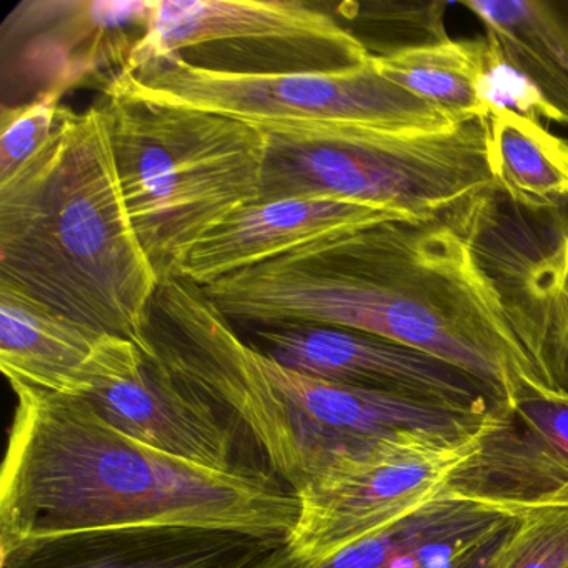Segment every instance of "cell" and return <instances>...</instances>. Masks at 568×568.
I'll list each match as a JSON object with an SVG mask.
<instances>
[{"instance_id":"1","label":"cell","mask_w":568,"mask_h":568,"mask_svg":"<svg viewBox=\"0 0 568 568\" xmlns=\"http://www.w3.org/2000/svg\"><path fill=\"white\" fill-rule=\"evenodd\" d=\"M204 288L232 324L377 335L468 372L497 400L530 384L497 288L448 221L394 219L332 235Z\"/></svg>"},{"instance_id":"2","label":"cell","mask_w":568,"mask_h":568,"mask_svg":"<svg viewBox=\"0 0 568 568\" xmlns=\"http://www.w3.org/2000/svg\"><path fill=\"white\" fill-rule=\"evenodd\" d=\"M0 548L95 528L172 525L285 541L297 494L265 468L202 467L122 434L84 398L9 382Z\"/></svg>"},{"instance_id":"3","label":"cell","mask_w":568,"mask_h":568,"mask_svg":"<svg viewBox=\"0 0 568 568\" xmlns=\"http://www.w3.org/2000/svg\"><path fill=\"white\" fill-rule=\"evenodd\" d=\"M0 282L154 354L158 275L132 227L101 105L59 108L54 134L0 182Z\"/></svg>"},{"instance_id":"4","label":"cell","mask_w":568,"mask_h":568,"mask_svg":"<svg viewBox=\"0 0 568 568\" xmlns=\"http://www.w3.org/2000/svg\"><path fill=\"white\" fill-rule=\"evenodd\" d=\"M155 357L192 394L227 415L297 494L338 454L397 432L468 435L484 415L311 377L244 341L204 287L162 284L148 321Z\"/></svg>"},{"instance_id":"5","label":"cell","mask_w":568,"mask_h":568,"mask_svg":"<svg viewBox=\"0 0 568 568\" xmlns=\"http://www.w3.org/2000/svg\"><path fill=\"white\" fill-rule=\"evenodd\" d=\"M102 111L125 207L159 285L212 229L257 202L267 135L247 122L135 94L112 79Z\"/></svg>"},{"instance_id":"6","label":"cell","mask_w":568,"mask_h":568,"mask_svg":"<svg viewBox=\"0 0 568 568\" xmlns=\"http://www.w3.org/2000/svg\"><path fill=\"white\" fill-rule=\"evenodd\" d=\"M258 201L335 197L408 221H448L495 189L488 121L428 132L261 129Z\"/></svg>"},{"instance_id":"7","label":"cell","mask_w":568,"mask_h":568,"mask_svg":"<svg viewBox=\"0 0 568 568\" xmlns=\"http://www.w3.org/2000/svg\"><path fill=\"white\" fill-rule=\"evenodd\" d=\"M122 88L258 129L361 128L428 132L457 122L381 74L374 64L338 74L241 75L162 59L121 72Z\"/></svg>"},{"instance_id":"8","label":"cell","mask_w":568,"mask_h":568,"mask_svg":"<svg viewBox=\"0 0 568 568\" xmlns=\"http://www.w3.org/2000/svg\"><path fill=\"white\" fill-rule=\"evenodd\" d=\"M172 58L241 75L338 74L372 59L337 18L298 0H149L124 72Z\"/></svg>"},{"instance_id":"9","label":"cell","mask_w":568,"mask_h":568,"mask_svg":"<svg viewBox=\"0 0 568 568\" xmlns=\"http://www.w3.org/2000/svg\"><path fill=\"white\" fill-rule=\"evenodd\" d=\"M477 430L397 432L342 452L297 491L301 510L285 547L328 557L414 514L450 487L474 455Z\"/></svg>"},{"instance_id":"10","label":"cell","mask_w":568,"mask_h":568,"mask_svg":"<svg viewBox=\"0 0 568 568\" xmlns=\"http://www.w3.org/2000/svg\"><path fill=\"white\" fill-rule=\"evenodd\" d=\"M521 227L497 192L471 202L455 227L497 288L524 352L530 387L568 395V207Z\"/></svg>"},{"instance_id":"11","label":"cell","mask_w":568,"mask_h":568,"mask_svg":"<svg viewBox=\"0 0 568 568\" xmlns=\"http://www.w3.org/2000/svg\"><path fill=\"white\" fill-rule=\"evenodd\" d=\"M149 29V0H24L2 24V108L125 71Z\"/></svg>"},{"instance_id":"12","label":"cell","mask_w":568,"mask_h":568,"mask_svg":"<svg viewBox=\"0 0 568 568\" xmlns=\"http://www.w3.org/2000/svg\"><path fill=\"white\" fill-rule=\"evenodd\" d=\"M75 397L122 434L165 454L215 470L244 464L235 458L237 435L227 415L128 338H99L79 372Z\"/></svg>"},{"instance_id":"13","label":"cell","mask_w":568,"mask_h":568,"mask_svg":"<svg viewBox=\"0 0 568 568\" xmlns=\"http://www.w3.org/2000/svg\"><path fill=\"white\" fill-rule=\"evenodd\" d=\"M450 487L520 517L568 510V395L511 387L485 412Z\"/></svg>"},{"instance_id":"14","label":"cell","mask_w":568,"mask_h":568,"mask_svg":"<svg viewBox=\"0 0 568 568\" xmlns=\"http://www.w3.org/2000/svg\"><path fill=\"white\" fill-rule=\"evenodd\" d=\"M255 347L311 377L368 390L390 392L484 415L497 402L474 375L407 345L322 325L252 327Z\"/></svg>"},{"instance_id":"15","label":"cell","mask_w":568,"mask_h":568,"mask_svg":"<svg viewBox=\"0 0 568 568\" xmlns=\"http://www.w3.org/2000/svg\"><path fill=\"white\" fill-rule=\"evenodd\" d=\"M520 515L445 488L414 514L328 557H301L285 544L248 568H468Z\"/></svg>"},{"instance_id":"16","label":"cell","mask_w":568,"mask_h":568,"mask_svg":"<svg viewBox=\"0 0 568 568\" xmlns=\"http://www.w3.org/2000/svg\"><path fill=\"white\" fill-rule=\"evenodd\" d=\"M282 544L217 528H95L0 548V568H248Z\"/></svg>"},{"instance_id":"17","label":"cell","mask_w":568,"mask_h":568,"mask_svg":"<svg viewBox=\"0 0 568 568\" xmlns=\"http://www.w3.org/2000/svg\"><path fill=\"white\" fill-rule=\"evenodd\" d=\"M394 219L404 217L335 197L252 202L201 239L185 261L182 277L207 287L302 245Z\"/></svg>"},{"instance_id":"18","label":"cell","mask_w":568,"mask_h":568,"mask_svg":"<svg viewBox=\"0 0 568 568\" xmlns=\"http://www.w3.org/2000/svg\"><path fill=\"white\" fill-rule=\"evenodd\" d=\"M102 335L0 282V367L8 382L75 395Z\"/></svg>"},{"instance_id":"19","label":"cell","mask_w":568,"mask_h":568,"mask_svg":"<svg viewBox=\"0 0 568 568\" xmlns=\"http://www.w3.org/2000/svg\"><path fill=\"white\" fill-rule=\"evenodd\" d=\"M568 128V0H462Z\"/></svg>"},{"instance_id":"20","label":"cell","mask_w":568,"mask_h":568,"mask_svg":"<svg viewBox=\"0 0 568 568\" xmlns=\"http://www.w3.org/2000/svg\"><path fill=\"white\" fill-rule=\"evenodd\" d=\"M495 191L524 211L568 207V141L511 112L488 119Z\"/></svg>"},{"instance_id":"21","label":"cell","mask_w":568,"mask_h":568,"mask_svg":"<svg viewBox=\"0 0 568 568\" xmlns=\"http://www.w3.org/2000/svg\"><path fill=\"white\" fill-rule=\"evenodd\" d=\"M485 52L487 38H477L372 58V64L388 81L460 124L490 119L478 94Z\"/></svg>"},{"instance_id":"22","label":"cell","mask_w":568,"mask_h":568,"mask_svg":"<svg viewBox=\"0 0 568 568\" xmlns=\"http://www.w3.org/2000/svg\"><path fill=\"white\" fill-rule=\"evenodd\" d=\"M445 2H367L344 4V18L377 31L382 55L450 41L445 31Z\"/></svg>"},{"instance_id":"23","label":"cell","mask_w":568,"mask_h":568,"mask_svg":"<svg viewBox=\"0 0 568 568\" xmlns=\"http://www.w3.org/2000/svg\"><path fill=\"white\" fill-rule=\"evenodd\" d=\"M568 510L521 515L498 545L490 568H567Z\"/></svg>"},{"instance_id":"24","label":"cell","mask_w":568,"mask_h":568,"mask_svg":"<svg viewBox=\"0 0 568 568\" xmlns=\"http://www.w3.org/2000/svg\"><path fill=\"white\" fill-rule=\"evenodd\" d=\"M59 108L54 99L0 108V182L14 178L51 141Z\"/></svg>"},{"instance_id":"25","label":"cell","mask_w":568,"mask_h":568,"mask_svg":"<svg viewBox=\"0 0 568 568\" xmlns=\"http://www.w3.org/2000/svg\"><path fill=\"white\" fill-rule=\"evenodd\" d=\"M478 94L490 115L494 112H511L534 121L564 125L558 112L541 98L538 89L518 69L505 61L497 45L488 38Z\"/></svg>"},{"instance_id":"26","label":"cell","mask_w":568,"mask_h":568,"mask_svg":"<svg viewBox=\"0 0 568 568\" xmlns=\"http://www.w3.org/2000/svg\"><path fill=\"white\" fill-rule=\"evenodd\" d=\"M568 568V567H567Z\"/></svg>"}]
</instances>
